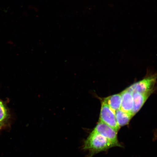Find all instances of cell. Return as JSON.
Instances as JSON below:
<instances>
[{
	"instance_id": "8992f818",
	"label": "cell",
	"mask_w": 157,
	"mask_h": 157,
	"mask_svg": "<svg viewBox=\"0 0 157 157\" xmlns=\"http://www.w3.org/2000/svg\"><path fill=\"white\" fill-rule=\"evenodd\" d=\"M121 93V109L126 112L132 113L134 104L133 94L127 88Z\"/></svg>"
},
{
	"instance_id": "6da1fadb",
	"label": "cell",
	"mask_w": 157,
	"mask_h": 157,
	"mask_svg": "<svg viewBox=\"0 0 157 157\" xmlns=\"http://www.w3.org/2000/svg\"><path fill=\"white\" fill-rule=\"evenodd\" d=\"M114 147L112 143L105 137L93 131L84 141L83 148L89 152L88 157H92L98 153L107 151Z\"/></svg>"
},
{
	"instance_id": "52a82bcc",
	"label": "cell",
	"mask_w": 157,
	"mask_h": 157,
	"mask_svg": "<svg viewBox=\"0 0 157 157\" xmlns=\"http://www.w3.org/2000/svg\"><path fill=\"white\" fill-rule=\"evenodd\" d=\"M118 125L120 127L128 124L133 116L132 113L126 112L121 109L115 112Z\"/></svg>"
},
{
	"instance_id": "ba28073f",
	"label": "cell",
	"mask_w": 157,
	"mask_h": 157,
	"mask_svg": "<svg viewBox=\"0 0 157 157\" xmlns=\"http://www.w3.org/2000/svg\"><path fill=\"white\" fill-rule=\"evenodd\" d=\"M103 99L114 111L115 112L121 109V93L109 96V97L103 98Z\"/></svg>"
},
{
	"instance_id": "277c9868",
	"label": "cell",
	"mask_w": 157,
	"mask_h": 157,
	"mask_svg": "<svg viewBox=\"0 0 157 157\" xmlns=\"http://www.w3.org/2000/svg\"><path fill=\"white\" fill-rule=\"evenodd\" d=\"M93 131L105 137L115 147H121L118 140L117 132L109 125L99 121Z\"/></svg>"
},
{
	"instance_id": "3957f363",
	"label": "cell",
	"mask_w": 157,
	"mask_h": 157,
	"mask_svg": "<svg viewBox=\"0 0 157 157\" xmlns=\"http://www.w3.org/2000/svg\"><path fill=\"white\" fill-rule=\"evenodd\" d=\"M157 79V73L148 76L140 81L131 85L127 89L132 94L135 93H145L154 91L153 88Z\"/></svg>"
},
{
	"instance_id": "8fae6325",
	"label": "cell",
	"mask_w": 157,
	"mask_h": 157,
	"mask_svg": "<svg viewBox=\"0 0 157 157\" xmlns=\"http://www.w3.org/2000/svg\"></svg>"
},
{
	"instance_id": "9c48e42d",
	"label": "cell",
	"mask_w": 157,
	"mask_h": 157,
	"mask_svg": "<svg viewBox=\"0 0 157 157\" xmlns=\"http://www.w3.org/2000/svg\"><path fill=\"white\" fill-rule=\"evenodd\" d=\"M9 117V113L3 101L0 100V125L3 126Z\"/></svg>"
},
{
	"instance_id": "30bf717a",
	"label": "cell",
	"mask_w": 157,
	"mask_h": 157,
	"mask_svg": "<svg viewBox=\"0 0 157 157\" xmlns=\"http://www.w3.org/2000/svg\"><path fill=\"white\" fill-rule=\"evenodd\" d=\"M2 126L1 125H0V129H1V128Z\"/></svg>"
},
{
	"instance_id": "7a4b0ae2",
	"label": "cell",
	"mask_w": 157,
	"mask_h": 157,
	"mask_svg": "<svg viewBox=\"0 0 157 157\" xmlns=\"http://www.w3.org/2000/svg\"><path fill=\"white\" fill-rule=\"evenodd\" d=\"M99 99L101 100V107L99 121L109 125L117 132L120 127L117 124L115 112L103 99L100 98Z\"/></svg>"
},
{
	"instance_id": "5b68a950",
	"label": "cell",
	"mask_w": 157,
	"mask_h": 157,
	"mask_svg": "<svg viewBox=\"0 0 157 157\" xmlns=\"http://www.w3.org/2000/svg\"><path fill=\"white\" fill-rule=\"evenodd\" d=\"M152 93V92H150L142 93H133L134 104L132 114L133 116L140 110Z\"/></svg>"
}]
</instances>
